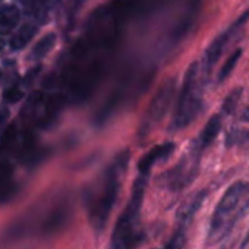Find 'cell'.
I'll use <instances>...</instances> for the list:
<instances>
[{
  "instance_id": "6da1fadb",
  "label": "cell",
  "mask_w": 249,
  "mask_h": 249,
  "mask_svg": "<svg viewBox=\"0 0 249 249\" xmlns=\"http://www.w3.org/2000/svg\"><path fill=\"white\" fill-rule=\"evenodd\" d=\"M130 162V152L124 150L109 163V166L86 187L83 194L85 207L90 226L95 232H102L109 214L114 209V204L118 198L121 184Z\"/></svg>"
},
{
  "instance_id": "7a4b0ae2",
  "label": "cell",
  "mask_w": 249,
  "mask_h": 249,
  "mask_svg": "<svg viewBox=\"0 0 249 249\" xmlns=\"http://www.w3.org/2000/svg\"><path fill=\"white\" fill-rule=\"evenodd\" d=\"M249 210V182L232 184L220 198L210 220L209 239L212 242L223 239L232 228Z\"/></svg>"
},
{
  "instance_id": "3957f363",
  "label": "cell",
  "mask_w": 249,
  "mask_h": 249,
  "mask_svg": "<svg viewBox=\"0 0 249 249\" xmlns=\"http://www.w3.org/2000/svg\"><path fill=\"white\" fill-rule=\"evenodd\" d=\"M206 73L207 71L204 70L203 64H198V61H194L190 66L177 102L172 123L169 125L171 131H179L188 127L198 115L203 107L204 77L207 76Z\"/></svg>"
},
{
  "instance_id": "277c9868",
  "label": "cell",
  "mask_w": 249,
  "mask_h": 249,
  "mask_svg": "<svg viewBox=\"0 0 249 249\" xmlns=\"http://www.w3.org/2000/svg\"><path fill=\"white\" fill-rule=\"evenodd\" d=\"M147 179L149 175L146 174H139V177L136 178L130 201L125 210L123 212V214L120 216L115 229L112 232V238H111L112 248H130V247H136L140 242V232L137 231V226H139V214L143 204Z\"/></svg>"
},
{
  "instance_id": "5b68a950",
  "label": "cell",
  "mask_w": 249,
  "mask_h": 249,
  "mask_svg": "<svg viewBox=\"0 0 249 249\" xmlns=\"http://www.w3.org/2000/svg\"><path fill=\"white\" fill-rule=\"evenodd\" d=\"M203 149H200L196 143H193L191 149L188 153L184 155V158L179 160V163L171 169L169 172L165 174V184L171 188V190H182L185 187H188L198 171V162H200V155H201Z\"/></svg>"
},
{
  "instance_id": "8992f818",
  "label": "cell",
  "mask_w": 249,
  "mask_h": 249,
  "mask_svg": "<svg viewBox=\"0 0 249 249\" xmlns=\"http://www.w3.org/2000/svg\"><path fill=\"white\" fill-rule=\"evenodd\" d=\"M175 92H177V79L169 77L159 88L155 98L152 99V104L149 107L147 114L144 115V120H143V124H142V128H140L142 136L147 134L165 117V114L168 112V109H169V107H171V104L174 101Z\"/></svg>"
},
{
  "instance_id": "52a82bcc",
  "label": "cell",
  "mask_w": 249,
  "mask_h": 249,
  "mask_svg": "<svg viewBox=\"0 0 249 249\" xmlns=\"http://www.w3.org/2000/svg\"><path fill=\"white\" fill-rule=\"evenodd\" d=\"M249 20V9L247 12H244L236 20H235V23H232L226 31H223L213 42H212V45L206 50V54H204V57H203V61H201V64H203V67H204V70L209 73L212 69H213V66L219 61V58H220V55L223 54V51H225V48L229 45V42L233 39V36L245 26V23Z\"/></svg>"
},
{
  "instance_id": "ba28073f",
  "label": "cell",
  "mask_w": 249,
  "mask_h": 249,
  "mask_svg": "<svg viewBox=\"0 0 249 249\" xmlns=\"http://www.w3.org/2000/svg\"><path fill=\"white\" fill-rule=\"evenodd\" d=\"M207 193L201 191L197 196H194L185 206H182V209L178 213V229L172 238L171 242L166 244V247H182L184 245V239H185V229L188 228L190 222L193 220L194 214L197 213V210L201 207L204 198H206Z\"/></svg>"
},
{
  "instance_id": "9c48e42d",
  "label": "cell",
  "mask_w": 249,
  "mask_h": 249,
  "mask_svg": "<svg viewBox=\"0 0 249 249\" xmlns=\"http://www.w3.org/2000/svg\"><path fill=\"white\" fill-rule=\"evenodd\" d=\"M175 150V143L172 142H168V143H162V144H158L155 147H152L137 163V169H139V174H146L149 175L150 169L159 162V160H163V159H168Z\"/></svg>"
},
{
  "instance_id": "30bf717a",
  "label": "cell",
  "mask_w": 249,
  "mask_h": 249,
  "mask_svg": "<svg viewBox=\"0 0 249 249\" xmlns=\"http://www.w3.org/2000/svg\"><path fill=\"white\" fill-rule=\"evenodd\" d=\"M20 20V10L16 4H3L0 15V29L1 35L12 34Z\"/></svg>"
},
{
  "instance_id": "8fae6325",
  "label": "cell",
  "mask_w": 249,
  "mask_h": 249,
  "mask_svg": "<svg viewBox=\"0 0 249 249\" xmlns=\"http://www.w3.org/2000/svg\"><path fill=\"white\" fill-rule=\"evenodd\" d=\"M220 125H222V121H220V115H213L210 120H209V123L206 124V127L203 128V131H201V134H200V137L194 142L200 149H206L207 146H210L214 140H216V137L219 136V133H220Z\"/></svg>"
},
{
  "instance_id": "7c38bea8",
  "label": "cell",
  "mask_w": 249,
  "mask_h": 249,
  "mask_svg": "<svg viewBox=\"0 0 249 249\" xmlns=\"http://www.w3.org/2000/svg\"><path fill=\"white\" fill-rule=\"evenodd\" d=\"M36 32H38V28L35 25H25V26H22L20 29H18L12 35V38L9 41V48L12 51H19V50L25 48L29 44V41L35 36Z\"/></svg>"
},
{
  "instance_id": "4fadbf2b",
  "label": "cell",
  "mask_w": 249,
  "mask_h": 249,
  "mask_svg": "<svg viewBox=\"0 0 249 249\" xmlns=\"http://www.w3.org/2000/svg\"><path fill=\"white\" fill-rule=\"evenodd\" d=\"M55 42H57V35H55V34L51 32V34L44 35V36H42L41 39H38V41L35 42V45L32 47L31 54H29V58H31V60H35V61L44 58V57L54 48Z\"/></svg>"
},
{
  "instance_id": "5bb4252c",
  "label": "cell",
  "mask_w": 249,
  "mask_h": 249,
  "mask_svg": "<svg viewBox=\"0 0 249 249\" xmlns=\"http://www.w3.org/2000/svg\"><path fill=\"white\" fill-rule=\"evenodd\" d=\"M25 12L36 19H42L47 15V0H18Z\"/></svg>"
},
{
  "instance_id": "9a60e30c",
  "label": "cell",
  "mask_w": 249,
  "mask_h": 249,
  "mask_svg": "<svg viewBox=\"0 0 249 249\" xmlns=\"http://www.w3.org/2000/svg\"><path fill=\"white\" fill-rule=\"evenodd\" d=\"M241 55H242V50H241V48L235 50V51L229 55V58L225 61V64H223L222 69H220L219 82H225V80L232 74V71H233V69L236 67V64H238V61H239Z\"/></svg>"
},
{
  "instance_id": "2e32d148",
  "label": "cell",
  "mask_w": 249,
  "mask_h": 249,
  "mask_svg": "<svg viewBox=\"0 0 249 249\" xmlns=\"http://www.w3.org/2000/svg\"><path fill=\"white\" fill-rule=\"evenodd\" d=\"M241 93H242V89L238 88V89L232 90V92L226 96V99H225V102H223V105H222V111H223L225 114H232V112L236 109L238 102H239V99H241Z\"/></svg>"
},
{
  "instance_id": "e0dca14e",
  "label": "cell",
  "mask_w": 249,
  "mask_h": 249,
  "mask_svg": "<svg viewBox=\"0 0 249 249\" xmlns=\"http://www.w3.org/2000/svg\"><path fill=\"white\" fill-rule=\"evenodd\" d=\"M23 96V93L20 92V89H18L16 86H12L10 89H7L6 92H4V99L7 101V102H18L20 98Z\"/></svg>"
},
{
  "instance_id": "ac0fdd59",
  "label": "cell",
  "mask_w": 249,
  "mask_h": 249,
  "mask_svg": "<svg viewBox=\"0 0 249 249\" xmlns=\"http://www.w3.org/2000/svg\"><path fill=\"white\" fill-rule=\"evenodd\" d=\"M248 244H249V233H248V235H247V239L244 241V244H242V247H245V245H248Z\"/></svg>"
},
{
  "instance_id": "d6986e66",
  "label": "cell",
  "mask_w": 249,
  "mask_h": 249,
  "mask_svg": "<svg viewBox=\"0 0 249 249\" xmlns=\"http://www.w3.org/2000/svg\"><path fill=\"white\" fill-rule=\"evenodd\" d=\"M247 120H248V123H249V111L247 112Z\"/></svg>"
}]
</instances>
